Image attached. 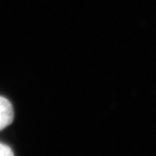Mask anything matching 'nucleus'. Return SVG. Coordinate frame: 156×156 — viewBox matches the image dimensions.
Returning a JSON list of instances; mask_svg holds the SVG:
<instances>
[{
    "instance_id": "obj_1",
    "label": "nucleus",
    "mask_w": 156,
    "mask_h": 156,
    "mask_svg": "<svg viewBox=\"0 0 156 156\" xmlns=\"http://www.w3.org/2000/svg\"><path fill=\"white\" fill-rule=\"evenodd\" d=\"M14 110L12 104L3 96H0V131L12 123Z\"/></svg>"
},
{
    "instance_id": "obj_2",
    "label": "nucleus",
    "mask_w": 156,
    "mask_h": 156,
    "mask_svg": "<svg viewBox=\"0 0 156 156\" xmlns=\"http://www.w3.org/2000/svg\"><path fill=\"white\" fill-rule=\"evenodd\" d=\"M13 154L14 153L12 148L9 147L6 144L0 143V156H12Z\"/></svg>"
}]
</instances>
